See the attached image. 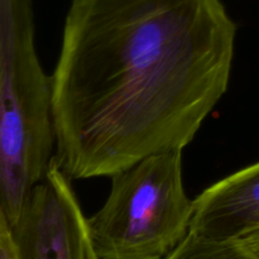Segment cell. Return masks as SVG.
<instances>
[{
  "mask_svg": "<svg viewBox=\"0 0 259 259\" xmlns=\"http://www.w3.org/2000/svg\"><path fill=\"white\" fill-rule=\"evenodd\" d=\"M0 259H19L13 225L0 204Z\"/></svg>",
  "mask_w": 259,
  "mask_h": 259,
  "instance_id": "52a82bcc",
  "label": "cell"
},
{
  "mask_svg": "<svg viewBox=\"0 0 259 259\" xmlns=\"http://www.w3.org/2000/svg\"><path fill=\"white\" fill-rule=\"evenodd\" d=\"M191 218L182 151H172L114 175L88 229L98 259H163L190 232Z\"/></svg>",
  "mask_w": 259,
  "mask_h": 259,
  "instance_id": "3957f363",
  "label": "cell"
},
{
  "mask_svg": "<svg viewBox=\"0 0 259 259\" xmlns=\"http://www.w3.org/2000/svg\"><path fill=\"white\" fill-rule=\"evenodd\" d=\"M163 259H252L234 242L215 240L189 232Z\"/></svg>",
  "mask_w": 259,
  "mask_h": 259,
  "instance_id": "8992f818",
  "label": "cell"
},
{
  "mask_svg": "<svg viewBox=\"0 0 259 259\" xmlns=\"http://www.w3.org/2000/svg\"><path fill=\"white\" fill-rule=\"evenodd\" d=\"M259 230V161L215 182L192 200L190 232L233 242Z\"/></svg>",
  "mask_w": 259,
  "mask_h": 259,
  "instance_id": "5b68a950",
  "label": "cell"
},
{
  "mask_svg": "<svg viewBox=\"0 0 259 259\" xmlns=\"http://www.w3.org/2000/svg\"><path fill=\"white\" fill-rule=\"evenodd\" d=\"M19 259H98L71 180L51 162L13 225Z\"/></svg>",
  "mask_w": 259,
  "mask_h": 259,
  "instance_id": "277c9868",
  "label": "cell"
},
{
  "mask_svg": "<svg viewBox=\"0 0 259 259\" xmlns=\"http://www.w3.org/2000/svg\"><path fill=\"white\" fill-rule=\"evenodd\" d=\"M235 38L222 0H71L51 76L56 166L113 177L184 151L227 93Z\"/></svg>",
  "mask_w": 259,
  "mask_h": 259,
  "instance_id": "6da1fadb",
  "label": "cell"
},
{
  "mask_svg": "<svg viewBox=\"0 0 259 259\" xmlns=\"http://www.w3.org/2000/svg\"><path fill=\"white\" fill-rule=\"evenodd\" d=\"M233 242L252 259H259V230L249 233Z\"/></svg>",
  "mask_w": 259,
  "mask_h": 259,
  "instance_id": "ba28073f",
  "label": "cell"
},
{
  "mask_svg": "<svg viewBox=\"0 0 259 259\" xmlns=\"http://www.w3.org/2000/svg\"><path fill=\"white\" fill-rule=\"evenodd\" d=\"M34 34L32 0H0V204L12 225L55 152L52 83Z\"/></svg>",
  "mask_w": 259,
  "mask_h": 259,
  "instance_id": "7a4b0ae2",
  "label": "cell"
}]
</instances>
